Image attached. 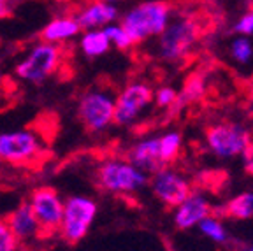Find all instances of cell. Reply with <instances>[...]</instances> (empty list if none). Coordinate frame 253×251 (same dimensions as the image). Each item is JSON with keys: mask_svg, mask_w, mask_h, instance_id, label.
<instances>
[{"mask_svg": "<svg viewBox=\"0 0 253 251\" xmlns=\"http://www.w3.org/2000/svg\"><path fill=\"white\" fill-rule=\"evenodd\" d=\"M172 16V5L166 0H142L122 11L118 23L125 28L132 44L137 46L150 39H157L166 30Z\"/></svg>", "mask_w": 253, "mask_h": 251, "instance_id": "1", "label": "cell"}, {"mask_svg": "<svg viewBox=\"0 0 253 251\" xmlns=\"http://www.w3.org/2000/svg\"><path fill=\"white\" fill-rule=\"evenodd\" d=\"M183 148V135L178 130H167L158 135H148L126 149L125 158L137 169L151 176L158 169L172 165Z\"/></svg>", "mask_w": 253, "mask_h": 251, "instance_id": "2", "label": "cell"}, {"mask_svg": "<svg viewBox=\"0 0 253 251\" xmlns=\"http://www.w3.org/2000/svg\"><path fill=\"white\" fill-rule=\"evenodd\" d=\"M202 25L194 14H174L166 30L157 37L155 53L166 63H181L197 46Z\"/></svg>", "mask_w": 253, "mask_h": 251, "instance_id": "3", "label": "cell"}, {"mask_svg": "<svg viewBox=\"0 0 253 251\" xmlns=\"http://www.w3.org/2000/svg\"><path fill=\"white\" fill-rule=\"evenodd\" d=\"M65 46L37 41L12 67V74L23 83L41 86L62 71L65 62Z\"/></svg>", "mask_w": 253, "mask_h": 251, "instance_id": "4", "label": "cell"}, {"mask_svg": "<svg viewBox=\"0 0 253 251\" xmlns=\"http://www.w3.org/2000/svg\"><path fill=\"white\" fill-rule=\"evenodd\" d=\"M93 179L102 192L128 197L146 188L150 176L137 169L125 157H106L95 165Z\"/></svg>", "mask_w": 253, "mask_h": 251, "instance_id": "5", "label": "cell"}, {"mask_svg": "<svg viewBox=\"0 0 253 251\" xmlns=\"http://www.w3.org/2000/svg\"><path fill=\"white\" fill-rule=\"evenodd\" d=\"M115 91L106 86H90L76 98V120L84 132L100 135L115 125Z\"/></svg>", "mask_w": 253, "mask_h": 251, "instance_id": "6", "label": "cell"}, {"mask_svg": "<svg viewBox=\"0 0 253 251\" xmlns=\"http://www.w3.org/2000/svg\"><path fill=\"white\" fill-rule=\"evenodd\" d=\"M46 155L44 139L34 128L0 132V162L12 167H32Z\"/></svg>", "mask_w": 253, "mask_h": 251, "instance_id": "7", "label": "cell"}, {"mask_svg": "<svg viewBox=\"0 0 253 251\" xmlns=\"http://www.w3.org/2000/svg\"><path fill=\"white\" fill-rule=\"evenodd\" d=\"M97 214L99 204L91 197L71 195L63 199V214L56 236H60V239L69 246L81 243L90 234Z\"/></svg>", "mask_w": 253, "mask_h": 251, "instance_id": "8", "label": "cell"}, {"mask_svg": "<svg viewBox=\"0 0 253 251\" xmlns=\"http://www.w3.org/2000/svg\"><path fill=\"white\" fill-rule=\"evenodd\" d=\"M252 137L253 133L241 123L221 122L208 126L206 146L218 160H234L243 157Z\"/></svg>", "mask_w": 253, "mask_h": 251, "instance_id": "9", "label": "cell"}, {"mask_svg": "<svg viewBox=\"0 0 253 251\" xmlns=\"http://www.w3.org/2000/svg\"><path fill=\"white\" fill-rule=\"evenodd\" d=\"M153 88L146 81H130L115 95V125L130 126L153 104Z\"/></svg>", "mask_w": 253, "mask_h": 251, "instance_id": "10", "label": "cell"}, {"mask_svg": "<svg viewBox=\"0 0 253 251\" xmlns=\"http://www.w3.org/2000/svg\"><path fill=\"white\" fill-rule=\"evenodd\" d=\"M37 223L42 230V237H53L58 234L60 221L63 214V197L53 186H37L27 199Z\"/></svg>", "mask_w": 253, "mask_h": 251, "instance_id": "11", "label": "cell"}, {"mask_svg": "<svg viewBox=\"0 0 253 251\" xmlns=\"http://www.w3.org/2000/svg\"><path fill=\"white\" fill-rule=\"evenodd\" d=\"M153 197L162 202L166 208H176L192 192V181L183 172L176 170L172 165H167L153 172L148 179Z\"/></svg>", "mask_w": 253, "mask_h": 251, "instance_id": "12", "label": "cell"}, {"mask_svg": "<svg viewBox=\"0 0 253 251\" xmlns=\"http://www.w3.org/2000/svg\"><path fill=\"white\" fill-rule=\"evenodd\" d=\"M120 14H122L120 7L100 0H83L72 11V16L76 18L81 30L106 28L107 25L116 23L120 20Z\"/></svg>", "mask_w": 253, "mask_h": 251, "instance_id": "13", "label": "cell"}, {"mask_svg": "<svg viewBox=\"0 0 253 251\" xmlns=\"http://www.w3.org/2000/svg\"><path fill=\"white\" fill-rule=\"evenodd\" d=\"M213 214V206L208 197L201 192H190V195L183 200L181 204L174 208L172 221L179 230H190L195 228L202 220Z\"/></svg>", "mask_w": 253, "mask_h": 251, "instance_id": "14", "label": "cell"}, {"mask_svg": "<svg viewBox=\"0 0 253 251\" xmlns=\"http://www.w3.org/2000/svg\"><path fill=\"white\" fill-rule=\"evenodd\" d=\"M9 228L18 239L21 246L27 244H34L37 241H42V230H41L39 223H37L36 216L32 212L30 206L27 200H23L21 204H18L7 216H5Z\"/></svg>", "mask_w": 253, "mask_h": 251, "instance_id": "15", "label": "cell"}, {"mask_svg": "<svg viewBox=\"0 0 253 251\" xmlns=\"http://www.w3.org/2000/svg\"><path fill=\"white\" fill-rule=\"evenodd\" d=\"M81 27L78 25L72 12L58 14L47 21L39 32V41L44 42L58 44V46H67L69 42L76 41L81 34Z\"/></svg>", "mask_w": 253, "mask_h": 251, "instance_id": "16", "label": "cell"}, {"mask_svg": "<svg viewBox=\"0 0 253 251\" xmlns=\"http://www.w3.org/2000/svg\"><path fill=\"white\" fill-rule=\"evenodd\" d=\"M78 49L86 60H97L109 53L111 42L104 28L83 30L78 37Z\"/></svg>", "mask_w": 253, "mask_h": 251, "instance_id": "17", "label": "cell"}, {"mask_svg": "<svg viewBox=\"0 0 253 251\" xmlns=\"http://www.w3.org/2000/svg\"><path fill=\"white\" fill-rule=\"evenodd\" d=\"M206 86H208V83H206L204 74H192L188 79L185 81L183 88L179 91H176V100H174L172 107H170V113L172 114H178L179 111H183L185 107L192 106L194 102L201 100L202 95L206 93Z\"/></svg>", "mask_w": 253, "mask_h": 251, "instance_id": "18", "label": "cell"}, {"mask_svg": "<svg viewBox=\"0 0 253 251\" xmlns=\"http://www.w3.org/2000/svg\"><path fill=\"white\" fill-rule=\"evenodd\" d=\"M223 214L234 220H252L253 218V192H241L223 206Z\"/></svg>", "mask_w": 253, "mask_h": 251, "instance_id": "19", "label": "cell"}, {"mask_svg": "<svg viewBox=\"0 0 253 251\" xmlns=\"http://www.w3.org/2000/svg\"><path fill=\"white\" fill-rule=\"evenodd\" d=\"M197 227H199V230H201L202 236L208 237V239L213 241V243H216V244L229 243V232H227V228L223 227V223H221V220L218 218V216H214V214L208 216V218L202 220Z\"/></svg>", "mask_w": 253, "mask_h": 251, "instance_id": "20", "label": "cell"}, {"mask_svg": "<svg viewBox=\"0 0 253 251\" xmlns=\"http://www.w3.org/2000/svg\"><path fill=\"white\" fill-rule=\"evenodd\" d=\"M229 53H230V58H232L236 63H239V65H246V63H250L253 58L252 41H250L248 37H243V36L234 37V39L230 41Z\"/></svg>", "mask_w": 253, "mask_h": 251, "instance_id": "21", "label": "cell"}, {"mask_svg": "<svg viewBox=\"0 0 253 251\" xmlns=\"http://www.w3.org/2000/svg\"><path fill=\"white\" fill-rule=\"evenodd\" d=\"M104 32H106L107 39H109L111 47H116L120 51H128V49L134 46L130 37H128V34L125 32V28H123L118 21L107 25V27L104 28Z\"/></svg>", "mask_w": 253, "mask_h": 251, "instance_id": "22", "label": "cell"}, {"mask_svg": "<svg viewBox=\"0 0 253 251\" xmlns=\"http://www.w3.org/2000/svg\"><path fill=\"white\" fill-rule=\"evenodd\" d=\"M21 244L9 228L5 218H0V251H18Z\"/></svg>", "mask_w": 253, "mask_h": 251, "instance_id": "23", "label": "cell"}, {"mask_svg": "<svg viewBox=\"0 0 253 251\" xmlns=\"http://www.w3.org/2000/svg\"><path fill=\"white\" fill-rule=\"evenodd\" d=\"M232 32L237 36L250 37L253 36V7L248 9L245 14H241L232 25Z\"/></svg>", "mask_w": 253, "mask_h": 251, "instance_id": "24", "label": "cell"}, {"mask_svg": "<svg viewBox=\"0 0 253 251\" xmlns=\"http://www.w3.org/2000/svg\"><path fill=\"white\" fill-rule=\"evenodd\" d=\"M176 100V90L170 86H160L153 93V102L157 104L160 109H170Z\"/></svg>", "mask_w": 253, "mask_h": 251, "instance_id": "25", "label": "cell"}, {"mask_svg": "<svg viewBox=\"0 0 253 251\" xmlns=\"http://www.w3.org/2000/svg\"><path fill=\"white\" fill-rule=\"evenodd\" d=\"M16 12V0H0V21L12 18Z\"/></svg>", "mask_w": 253, "mask_h": 251, "instance_id": "26", "label": "cell"}, {"mask_svg": "<svg viewBox=\"0 0 253 251\" xmlns=\"http://www.w3.org/2000/svg\"><path fill=\"white\" fill-rule=\"evenodd\" d=\"M243 165H245V170L253 176V137L250 141L248 148L245 149V153H243Z\"/></svg>", "mask_w": 253, "mask_h": 251, "instance_id": "27", "label": "cell"}, {"mask_svg": "<svg viewBox=\"0 0 253 251\" xmlns=\"http://www.w3.org/2000/svg\"><path fill=\"white\" fill-rule=\"evenodd\" d=\"M100 2H106V4H111V5H122V4H125L126 0H100Z\"/></svg>", "mask_w": 253, "mask_h": 251, "instance_id": "28", "label": "cell"}, {"mask_svg": "<svg viewBox=\"0 0 253 251\" xmlns=\"http://www.w3.org/2000/svg\"><path fill=\"white\" fill-rule=\"evenodd\" d=\"M248 109H250V113L253 114V88H252V91H250V97H248Z\"/></svg>", "mask_w": 253, "mask_h": 251, "instance_id": "29", "label": "cell"}, {"mask_svg": "<svg viewBox=\"0 0 253 251\" xmlns=\"http://www.w3.org/2000/svg\"><path fill=\"white\" fill-rule=\"evenodd\" d=\"M4 79H5L4 71H2V67H0V88H2V84H4Z\"/></svg>", "mask_w": 253, "mask_h": 251, "instance_id": "30", "label": "cell"}, {"mask_svg": "<svg viewBox=\"0 0 253 251\" xmlns=\"http://www.w3.org/2000/svg\"><path fill=\"white\" fill-rule=\"evenodd\" d=\"M18 251H37V250H34V248H27V246H21Z\"/></svg>", "mask_w": 253, "mask_h": 251, "instance_id": "31", "label": "cell"}, {"mask_svg": "<svg viewBox=\"0 0 253 251\" xmlns=\"http://www.w3.org/2000/svg\"><path fill=\"white\" fill-rule=\"evenodd\" d=\"M248 251H253V246H252V248H248Z\"/></svg>", "mask_w": 253, "mask_h": 251, "instance_id": "32", "label": "cell"}, {"mask_svg": "<svg viewBox=\"0 0 253 251\" xmlns=\"http://www.w3.org/2000/svg\"><path fill=\"white\" fill-rule=\"evenodd\" d=\"M58 2H67V0H58Z\"/></svg>", "mask_w": 253, "mask_h": 251, "instance_id": "33", "label": "cell"}, {"mask_svg": "<svg viewBox=\"0 0 253 251\" xmlns=\"http://www.w3.org/2000/svg\"><path fill=\"white\" fill-rule=\"evenodd\" d=\"M0 164H2V162H0Z\"/></svg>", "mask_w": 253, "mask_h": 251, "instance_id": "34", "label": "cell"}]
</instances>
